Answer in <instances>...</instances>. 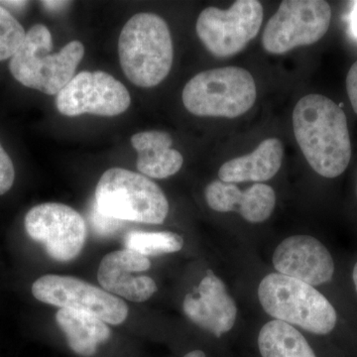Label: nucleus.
Returning a JSON list of instances; mask_svg holds the SVG:
<instances>
[{
  "label": "nucleus",
  "instance_id": "nucleus-15",
  "mask_svg": "<svg viewBox=\"0 0 357 357\" xmlns=\"http://www.w3.org/2000/svg\"><path fill=\"white\" fill-rule=\"evenodd\" d=\"M204 196L211 210L218 213L237 211L251 223L265 222L273 213L276 204L274 190L262 183L243 192L236 184L213 181L206 188Z\"/></svg>",
  "mask_w": 357,
  "mask_h": 357
},
{
  "label": "nucleus",
  "instance_id": "nucleus-16",
  "mask_svg": "<svg viewBox=\"0 0 357 357\" xmlns=\"http://www.w3.org/2000/svg\"><path fill=\"white\" fill-rule=\"evenodd\" d=\"M284 147L277 138H268L252 153L237 157L223 164L218 171L220 180L225 183L265 182L280 170Z\"/></svg>",
  "mask_w": 357,
  "mask_h": 357
},
{
  "label": "nucleus",
  "instance_id": "nucleus-13",
  "mask_svg": "<svg viewBox=\"0 0 357 357\" xmlns=\"http://www.w3.org/2000/svg\"><path fill=\"white\" fill-rule=\"evenodd\" d=\"M150 267L151 262L148 257L136 251H114L102 258L98 280L103 290L109 294L131 302H145L156 292V283L150 277L135 274L147 271Z\"/></svg>",
  "mask_w": 357,
  "mask_h": 357
},
{
  "label": "nucleus",
  "instance_id": "nucleus-25",
  "mask_svg": "<svg viewBox=\"0 0 357 357\" xmlns=\"http://www.w3.org/2000/svg\"><path fill=\"white\" fill-rule=\"evenodd\" d=\"M352 8L349 13V29L354 38L357 39V1L351 2Z\"/></svg>",
  "mask_w": 357,
  "mask_h": 357
},
{
  "label": "nucleus",
  "instance_id": "nucleus-20",
  "mask_svg": "<svg viewBox=\"0 0 357 357\" xmlns=\"http://www.w3.org/2000/svg\"><path fill=\"white\" fill-rule=\"evenodd\" d=\"M124 245L147 257L178 252L184 246V239L175 232L132 231L124 238Z\"/></svg>",
  "mask_w": 357,
  "mask_h": 357
},
{
  "label": "nucleus",
  "instance_id": "nucleus-11",
  "mask_svg": "<svg viewBox=\"0 0 357 357\" xmlns=\"http://www.w3.org/2000/svg\"><path fill=\"white\" fill-rule=\"evenodd\" d=\"M130 103L128 89L102 70L79 73L56 98L59 112L70 117L84 114L116 116L126 112Z\"/></svg>",
  "mask_w": 357,
  "mask_h": 357
},
{
  "label": "nucleus",
  "instance_id": "nucleus-2",
  "mask_svg": "<svg viewBox=\"0 0 357 357\" xmlns=\"http://www.w3.org/2000/svg\"><path fill=\"white\" fill-rule=\"evenodd\" d=\"M119 55L131 83L144 89L158 86L173 65L172 37L165 20L154 13L135 14L122 28Z\"/></svg>",
  "mask_w": 357,
  "mask_h": 357
},
{
  "label": "nucleus",
  "instance_id": "nucleus-21",
  "mask_svg": "<svg viewBox=\"0 0 357 357\" xmlns=\"http://www.w3.org/2000/svg\"><path fill=\"white\" fill-rule=\"evenodd\" d=\"M25 36L23 26L7 9L0 6V62L13 57Z\"/></svg>",
  "mask_w": 357,
  "mask_h": 357
},
{
  "label": "nucleus",
  "instance_id": "nucleus-27",
  "mask_svg": "<svg viewBox=\"0 0 357 357\" xmlns=\"http://www.w3.org/2000/svg\"><path fill=\"white\" fill-rule=\"evenodd\" d=\"M27 4L28 1H0V6H9L13 7V8H21Z\"/></svg>",
  "mask_w": 357,
  "mask_h": 357
},
{
  "label": "nucleus",
  "instance_id": "nucleus-4",
  "mask_svg": "<svg viewBox=\"0 0 357 357\" xmlns=\"http://www.w3.org/2000/svg\"><path fill=\"white\" fill-rule=\"evenodd\" d=\"M95 204L103 215L121 222L161 225L169 213L168 199L158 185L142 174L122 168L102 174Z\"/></svg>",
  "mask_w": 357,
  "mask_h": 357
},
{
  "label": "nucleus",
  "instance_id": "nucleus-17",
  "mask_svg": "<svg viewBox=\"0 0 357 357\" xmlns=\"http://www.w3.org/2000/svg\"><path fill=\"white\" fill-rule=\"evenodd\" d=\"M131 144L137 152L138 171L146 177L166 178L177 174L184 158L172 149L173 139L164 131H144L134 134Z\"/></svg>",
  "mask_w": 357,
  "mask_h": 357
},
{
  "label": "nucleus",
  "instance_id": "nucleus-26",
  "mask_svg": "<svg viewBox=\"0 0 357 357\" xmlns=\"http://www.w3.org/2000/svg\"><path fill=\"white\" fill-rule=\"evenodd\" d=\"M46 8L50 9V10H57V9L63 8V7L69 4L68 1H41Z\"/></svg>",
  "mask_w": 357,
  "mask_h": 357
},
{
  "label": "nucleus",
  "instance_id": "nucleus-22",
  "mask_svg": "<svg viewBox=\"0 0 357 357\" xmlns=\"http://www.w3.org/2000/svg\"><path fill=\"white\" fill-rule=\"evenodd\" d=\"M89 222L96 234L100 236H112L122 227L121 220L103 215L98 210L95 203L91 204L89 210Z\"/></svg>",
  "mask_w": 357,
  "mask_h": 357
},
{
  "label": "nucleus",
  "instance_id": "nucleus-24",
  "mask_svg": "<svg viewBox=\"0 0 357 357\" xmlns=\"http://www.w3.org/2000/svg\"><path fill=\"white\" fill-rule=\"evenodd\" d=\"M347 91L354 112L357 114V61L351 66L347 77Z\"/></svg>",
  "mask_w": 357,
  "mask_h": 357
},
{
  "label": "nucleus",
  "instance_id": "nucleus-8",
  "mask_svg": "<svg viewBox=\"0 0 357 357\" xmlns=\"http://www.w3.org/2000/svg\"><path fill=\"white\" fill-rule=\"evenodd\" d=\"M263 6L257 0H238L227 10L208 7L199 14L196 30L206 49L218 58L236 55L259 32Z\"/></svg>",
  "mask_w": 357,
  "mask_h": 357
},
{
  "label": "nucleus",
  "instance_id": "nucleus-10",
  "mask_svg": "<svg viewBox=\"0 0 357 357\" xmlns=\"http://www.w3.org/2000/svg\"><path fill=\"white\" fill-rule=\"evenodd\" d=\"M24 225L30 238L41 243L48 255L57 261L75 259L86 243V222L67 204H38L28 211Z\"/></svg>",
  "mask_w": 357,
  "mask_h": 357
},
{
  "label": "nucleus",
  "instance_id": "nucleus-7",
  "mask_svg": "<svg viewBox=\"0 0 357 357\" xmlns=\"http://www.w3.org/2000/svg\"><path fill=\"white\" fill-rule=\"evenodd\" d=\"M332 9L323 0H285L262 35L265 51L282 55L319 41L330 27Z\"/></svg>",
  "mask_w": 357,
  "mask_h": 357
},
{
  "label": "nucleus",
  "instance_id": "nucleus-19",
  "mask_svg": "<svg viewBox=\"0 0 357 357\" xmlns=\"http://www.w3.org/2000/svg\"><path fill=\"white\" fill-rule=\"evenodd\" d=\"M258 347L262 357H317L299 331L278 319L263 326Z\"/></svg>",
  "mask_w": 357,
  "mask_h": 357
},
{
  "label": "nucleus",
  "instance_id": "nucleus-1",
  "mask_svg": "<svg viewBox=\"0 0 357 357\" xmlns=\"http://www.w3.org/2000/svg\"><path fill=\"white\" fill-rule=\"evenodd\" d=\"M293 128L305 158L317 173L332 178L347 170L351 136L340 105L324 96H304L294 109Z\"/></svg>",
  "mask_w": 357,
  "mask_h": 357
},
{
  "label": "nucleus",
  "instance_id": "nucleus-18",
  "mask_svg": "<svg viewBox=\"0 0 357 357\" xmlns=\"http://www.w3.org/2000/svg\"><path fill=\"white\" fill-rule=\"evenodd\" d=\"M56 321L65 333L70 349L81 356H93L98 345L105 344L112 335L105 321L79 310H59Z\"/></svg>",
  "mask_w": 357,
  "mask_h": 357
},
{
  "label": "nucleus",
  "instance_id": "nucleus-9",
  "mask_svg": "<svg viewBox=\"0 0 357 357\" xmlns=\"http://www.w3.org/2000/svg\"><path fill=\"white\" fill-rule=\"evenodd\" d=\"M32 294L45 304L86 312L110 325H121L128 316L123 301L76 277L45 275L34 282Z\"/></svg>",
  "mask_w": 357,
  "mask_h": 357
},
{
  "label": "nucleus",
  "instance_id": "nucleus-23",
  "mask_svg": "<svg viewBox=\"0 0 357 357\" xmlns=\"http://www.w3.org/2000/svg\"><path fill=\"white\" fill-rule=\"evenodd\" d=\"M15 170L13 162L0 143V196L6 194L13 188Z\"/></svg>",
  "mask_w": 357,
  "mask_h": 357
},
{
  "label": "nucleus",
  "instance_id": "nucleus-28",
  "mask_svg": "<svg viewBox=\"0 0 357 357\" xmlns=\"http://www.w3.org/2000/svg\"><path fill=\"white\" fill-rule=\"evenodd\" d=\"M184 357H206V354L202 351H194L185 354Z\"/></svg>",
  "mask_w": 357,
  "mask_h": 357
},
{
  "label": "nucleus",
  "instance_id": "nucleus-3",
  "mask_svg": "<svg viewBox=\"0 0 357 357\" xmlns=\"http://www.w3.org/2000/svg\"><path fill=\"white\" fill-rule=\"evenodd\" d=\"M52 49L53 39L46 26L36 24L30 28L9 62L14 79L26 88L58 95L75 77L84 56V47L79 41H73L57 53L52 54Z\"/></svg>",
  "mask_w": 357,
  "mask_h": 357
},
{
  "label": "nucleus",
  "instance_id": "nucleus-5",
  "mask_svg": "<svg viewBox=\"0 0 357 357\" xmlns=\"http://www.w3.org/2000/svg\"><path fill=\"white\" fill-rule=\"evenodd\" d=\"M258 298L269 316L307 332L328 335L337 325V312L323 294L285 275H267L258 288Z\"/></svg>",
  "mask_w": 357,
  "mask_h": 357
},
{
  "label": "nucleus",
  "instance_id": "nucleus-6",
  "mask_svg": "<svg viewBox=\"0 0 357 357\" xmlns=\"http://www.w3.org/2000/svg\"><path fill=\"white\" fill-rule=\"evenodd\" d=\"M182 100L185 109L198 116L236 119L255 105V79L238 67L204 70L185 84Z\"/></svg>",
  "mask_w": 357,
  "mask_h": 357
},
{
  "label": "nucleus",
  "instance_id": "nucleus-12",
  "mask_svg": "<svg viewBox=\"0 0 357 357\" xmlns=\"http://www.w3.org/2000/svg\"><path fill=\"white\" fill-rule=\"evenodd\" d=\"M278 273L311 286L332 280L335 262L321 241L309 236H294L282 241L273 255Z\"/></svg>",
  "mask_w": 357,
  "mask_h": 357
},
{
  "label": "nucleus",
  "instance_id": "nucleus-14",
  "mask_svg": "<svg viewBox=\"0 0 357 357\" xmlns=\"http://www.w3.org/2000/svg\"><path fill=\"white\" fill-rule=\"evenodd\" d=\"M183 310L192 323L217 337L229 332L236 321V302L211 270L198 287L185 296Z\"/></svg>",
  "mask_w": 357,
  "mask_h": 357
},
{
  "label": "nucleus",
  "instance_id": "nucleus-29",
  "mask_svg": "<svg viewBox=\"0 0 357 357\" xmlns=\"http://www.w3.org/2000/svg\"><path fill=\"white\" fill-rule=\"evenodd\" d=\"M352 278H354V285H356L357 291V263L356 266H354V273H352Z\"/></svg>",
  "mask_w": 357,
  "mask_h": 357
}]
</instances>
